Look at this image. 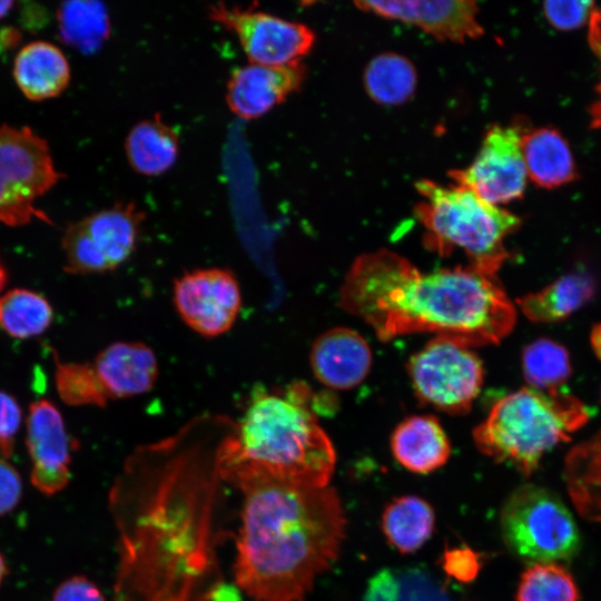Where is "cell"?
I'll use <instances>...</instances> for the list:
<instances>
[{"label": "cell", "mask_w": 601, "mask_h": 601, "mask_svg": "<svg viewBox=\"0 0 601 601\" xmlns=\"http://www.w3.org/2000/svg\"><path fill=\"white\" fill-rule=\"evenodd\" d=\"M7 280H8V273H7V269H6L4 265L0 260V293L4 288L6 284H7Z\"/></svg>", "instance_id": "obj_39"}, {"label": "cell", "mask_w": 601, "mask_h": 601, "mask_svg": "<svg viewBox=\"0 0 601 601\" xmlns=\"http://www.w3.org/2000/svg\"><path fill=\"white\" fill-rule=\"evenodd\" d=\"M52 318L50 303L39 293L14 288L0 296V328L11 337L38 336L50 326Z\"/></svg>", "instance_id": "obj_29"}, {"label": "cell", "mask_w": 601, "mask_h": 601, "mask_svg": "<svg viewBox=\"0 0 601 601\" xmlns=\"http://www.w3.org/2000/svg\"><path fill=\"white\" fill-rule=\"evenodd\" d=\"M21 408L10 394L0 391V457L9 459L21 424Z\"/></svg>", "instance_id": "obj_33"}, {"label": "cell", "mask_w": 601, "mask_h": 601, "mask_svg": "<svg viewBox=\"0 0 601 601\" xmlns=\"http://www.w3.org/2000/svg\"><path fill=\"white\" fill-rule=\"evenodd\" d=\"M368 97L382 106H400L408 101L417 85L413 62L403 55L384 52L375 56L364 71Z\"/></svg>", "instance_id": "obj_26"}, {"label": "cell", "mask_w": 601, "mask_h": 601, "mask_svg": "<svg viewBox=\"0 0 601 601\" xmlns=\"http://www.w3.org/2000/svg\"><path fill=\"white\" fill-rule=\"evenodd\" d=\"M435 514L424 499L404 495L392 500L382 515L388 543L402 554L417 551L432 535Z\"/></svg>", "instance_id": "obj_25"}, {"label": "cell", "mask_w": 601, "mask_h": 601, "mask_svg": "<svg viewBox=\"0 0 601 601\" xmlns=\"http://www.w3.org/2000/svg\"><path fill=\"white\" fill-rule=\"evenodd\" d=\"M27 449L32 485L46 495L62 491L69 482L72 443L58 407L48 400L30 404Z\"/></svg>", "instance_id": "obj_15"}, {"label": "cell", "mask_w": 601, "mask_h": 601, "mask_svg": "<svg viewBox=\"0 0 601 601\" xmlns=\"http://www.w3.org/2000/svg\"><path fill=\"white\" fill-rule=\"evenodd\" d=\"M208 17L233 32L249 63L285 66L300 62L313 48L316 36L306 24L225 3L208 8Z\"/></svg>", "instance_id": "obj_12"}, {"label": "cell", "mask_w": 601, "mask_h": 601, "mask_svg": "<svg viewBox=\"0 0 601 601\" xmlns=\"http://www.w3.org/2000/svg\"><path fill=\"white\" fill-rule=\"evenodd\" d=\"M58 37L81 53H93L109 36L110 23L104 3L65 1L57 9Z\"/></svg>", "instance_id": "obj_28"}, {"label": "cell", "mask_w": 601, "mask_h": 601, "mask_svg": "<svg viewBox=\"0 0 601 601\" xmlns=\"http://www.w3.org/2000/svg\"><path fill=\"white\" fill-rule=\"evenodd\" d=\"M599 93L601 95V82L599 85V89H598Z\"/></svg>", "instance_id": "obj_41"}, {"label": "cell", "mask_w": 601, "mask_h": 601, "mask_svg": "<svg viewBox=\"0 0 601 601\" xmlns=\"http://www.w3.org/2000/svg\"><path fill=\"white\" fill-rule=\"evenodd\" d=\"M362 601H452L442 584L418 568L383 569L367 583Z\"/></svg>", "instance_id": "obj_27"}, {"label": "cell", "mask_w": 601, "mask_h": 601, "mask_svg": "<svg viewBox=\"0 0 601 601\" xmlns=\"http://www.w3.org/2000/svg\"><path fill=\"white\" fill-rule=\"evenodd\" d=\"M445 573L464 583L474 580L481 569L479 554L467 546L446 549L442 558Z\"/></svg>", "instance_id": "obj_34"}, {"label": "cell", "mask_w": 601, "mask_h": 601, "mask_svg": "<svg viewBox=\"0 0 601 601\" xmlns=\"http://www.w3.org/2000/svg\"><path fill=\"white\" fill-rule=\"evenodd\" d=\"M306 69L300 62L285 66L248 63L233 71L226 90L230 111L240 119H257L300 89Z\"/></svg>", "instance_id": "obj_17"}, {"label": "cell", "mask_w": 601, "mask_h": 601, "mask_svg": "<svg viewBox=\"0 0 601 601\" xmlns=\"http://www.w3.org/2000/svg\"><path fill=\"white\" fill-rule=\"evenodd\" d=\"M145 214L132 203L116 204L71 223L61 246L69 274L114 270L135 252Z\"/></svg>", "instance_id": "obj_11"}, {"label": "cell", "mask_w": 601, "mask_h": 601, "mask_svg": "<svg viewBox=\"0 0 601 601\" xmlns=\"http://www.w3.org/2000/svg\"><path fill=\"white\" fill-rule=\"evenodd\" d=\"M317 402L302 382L254 392L219 446L217 467L223 483L240 492L264 483L328 486L336 454L318 423Z\"/></svg>", "instance_id": "obj_4"}, {"label": "cell", "mask_w": 601, "mask_h": 601, "mask_svg": "<svg viewBox=\"0 0 601 601\" xmlns=\"http://www.w3.org/2000/svg\"><path fill=\"white\" fill-rule=\"evenodd\" d=\"M521 150L528 178L539 187H560L578 176L569 144L554 128L522 131Z\"/></svg>", "instance_id": "obj_21"}, {"label": "cell", "mask_w": 601, "mask_h": 601, "mask_svg": "<svg viewBox=\"0 0 601 601\" xmlns=\"http://www.w3.org/2000/svg\"><path fill=\"white\" fill-rule=\"evenodd\" d=\"M309 362L314 376L321 383L334 390H349L367 376L372 352L357 332L334 327L314 341Z\"/></svg>", "instance_id": "obj_18"}, {"label": "cell", "mask_w": 601, "mask_h": 601, "mask_svg": "<svg viewBox=\"0 0 601 601\" xmlns=\"http://www.w3.org/2000/svg\"><path fill=\"white\" fill-rule=\"evenodd\" d=\"M13 77L28 99L42 101L59 96L68 87L70 67L57 46L37 40L22 47L16 56Z\"/></svg>", "instance_id": "obj_20"}, {"label": "cell", "mask_w": 601, "mask_h": 601, "mask_svg": "<svg viewBox=\"0 0 601 601\" xmlns=\"http://www.w3.org/2000/svg\"><path fill=\"white\" fill-rule=\"evenodd\" d=\"M591 341L597 355L601 358V324L593 329Z\"/></svg>", "instance_id": "obj_37"}, {"label": "cell", "mask_w": 601, "mask_h": 601, "mask_svg": "<svg viewBox=\"0 0 601 601\" xmlns=\"http://www.w3.org/2000/svg\"><path fill=\"white\" fill-rule=\"evenodd\" d=\"M391 449L406 470L426 474L443 466L451 455V444L442 425L432 415H415L393 431Z\"/></svg>", "instance_id": "obj_19"}, {"label": "cell", "mask_w": 601, "mask_h": 601, "mask_svg": "<svg viewBox=\"0 0 601 601\" xmlns=\"http://www.w3.org/2000/svg\"><path fill=\"white\" fill-rule=\"evenodd\" d=\"M573 577L556 562L530 564L521 574L516 601H579Z\"/></svg>", "instance_id": "obj_31"}, {"label": "cell", "mask_w": 601, "mask_h": 601, "mask_svg": "<svg viewBox=\"0 0 601 601\" xmlns=\"http://www.w3.org/2000/svg\"><path fill=\"white\" fill-rule=\"evenodd\" d=\"M173 300L181 321L203 337H217L235 324L242 308V293L234 273L209 267L177 277Z\"/></svg>", "instance_id": "obj_14"}, {"label": "cell", "mask_w": 601, "mask_h": 601, "mask_svg": "<svg viewBox=\"0 0 601 601\" xmlns=\"http://www.w3.org/2000/svg\"><path fill=\"white\" fill-rule=\"evenodd\" d=\"M587 406L556 390L523 387L499 400L473 431L477 450L529 476L543 455L585 424Z\"/></svg>", "instance_id": "obj_5"}, {"label": "cell", "mask_w": 601, "mask_h": 601, "mask_svg": "<svg viewBox=\"0 0 601 601\" xmlns=\"http://www.w3.org/2000/svg\"><path fill=\"white\" fill-rule=\"evenodd\" d=\"M242 493L233 570L237 588L255 601H304L345 538L337 492L264 483Z\"/></svg>", "instance_id": "obj_3"}, {"label": "cell", "mask_w": 601, "mask_h": 601, "mask_svg": "<svg viewBox=\"0 0 601 601\" xmlns=\"http://www.w3.org/2000/svg\"><path fill=\"white\" fill-rule=\"evenodd\" d=\"M500 529L510 552L531 564L569 560L580 545L566 505L553 492L533 484L509 495L500 512Z\"/></svg>", "instance_id": "obj_8"}, {"label": "cell", "mask_w": 601, "mask_h": 601, "mask_svg": "<svg viewBox=\"0 0 601 601\" xmlns=\"http://www.w3.org/2000/svg\"><path fill=\"white\" fill-rule=\"evenodd\" d=\"M594 2L584 1H545L543 13L546 20L556 29L572 30L582 27L594 11Z\"/></svg>", "instance_id": "obj_32"}, {"label": "cell", "mask_w": 601, "mask_h": 601, "mask_svg": "<svg viewBox=\"0 0 601 601\" xmlns=\"http://www.w3.org/2000/svg\"><path fill=\"white\" fill-rule=\"evenodd\" d=\"M179 137L159 116L136 124L125 140V151L131 168L154 177L168 171L179 155Z\"/></svg>", "instance_id": "obj_23"}, {"label": "cell", "mask_w": 601, "mask_h": 601, "mask_svg": "<svg viewBox=\"0 0 601 601\" xmlns=\"http://www.w3.org/2000/svg\"><path fill=\"white\" fill-rule=\"evenodd\" d=\"M22 480L19 472L0 457V516L11 512L20 502Z\"/></svg>", "instance_id": "obj_35"}, {"label": "cell", "mask_w": 601, "mask_h": 601, "mask_svg": "<svg viewBox=\"0 0 601 601\" xmlns=\"http://www.w3.org/2000/svg\"><path fill=\"white\" fill-rule=\"evenodd\" d=\"M60 398L73 406H100L149 392L158 377L154 351L141 342H115L90 362H56Z\"/></svg>", "instance_id": "obj_7"}, {"label": "cell", "mask_w": 601, "mask_h": 601, "mask_svg": "<svg viewBox=\"0 0 601 601\" xmlns=\"http://www.w3.org/2000/svg\"><path fill=\"white\" fill-rule=\"evenodd\" d=\"M408 375L418 400L449 414L470 411L479 395L484 370L471 347L434 337L410 357Z\"/></svg>", "instance_id": "obj_10"}, {"label": "cell", "mask_w": 601, "mask_h": 601, "mask_svg": "<svg viewBox=\"0 0 601 601\" xmlns=\"http://www.w3.org/2000/svg\"><path fill=\"white\" fill-rule=\"evenodd\" d=\"M62 177L42 137L28 126L0 127V224L19 227L35 218L51 224L35 205Z\"/></svg>", "instance_id": "obj_9"}, {"label": "cell", "mask_w": 601, "mask_h": 601, "mask_svg": "<svg viewBox=\"0 0 601 601\" xmlns=\"http://www.w3.org/2000/svg\"><path fill=\"white\" fill-rule=\"evenodd\" d=\"M415 189L422 199L414 213L425 229V247L441 257L461 249L469 267L496 276L509 256L504 239L520 227V217L455 184L422 179Z\"/></svg>", "instance_id": "obj_6"}, {"label": "cell", "mask_w": 601, "mask_h": 601, "mask_svg": "<svg viewBox=\"0 0 601 601\" xmlns=\"http://www.w3.org/2000/svg\"><path fill=\"white\" fill-rule=\"evenodd\" d=\"M564 481L579 514L601 525V430L569 452Z\"/></svg>", "instance_id": "obj_22"}, {"label": "cell", "mask_w": 601, "mask_h": 601, "mask_svg": "<svg viewBox=\"0 0 601 601\" xmlns=\"http://www.w3.org/2000/svg\"><path fill=\"white\" fill-rule=\"evenodd\" d=\"M595 284L583 273L564 275L541 290L518 298L521 312L534 323H554L569 317L594 295Z\"/></svg>", "instance_id": "obj_24"}, {"label": "cell", "mask_w": 601, "mask_h": 601, "mask_svg": "<svg viewBox=\"0 0 601 601\" xmlns=\"http://www.w3.org/2000/svg\"><path fill=\"white\" fill-rule=\"evenodd\" d=\"M6 573H7V566H6V563H4V560H3L2 555L0 553V584H1Z\"/></svg>", "instance_id": "obj_40"}, {"label": "cell", "mask_w": 601, "mask_h": 601, "mask_svg": "<svg viewBox=\"0 0 601 601\" xmlns=\"http://www.w3.org/2000/svg\"><path fill=\"white\" fill-rule=\"evenodd\" d=\"M522 367L526 382L540 391L555 390L571 374L569 353L548 338L536 339L524 348Z\"/></svg>", "instance_id": "obj_30"}, {"label": "cell", "mask_w": 601, "mask_h": 601, "mask_svg": "<svg viewBox=\"0 0 601 601\" xmlns=\"http://www.w3.org/2000/svg\"><path fill=\"white\" fill-rule=\"evenodd\" d=\"M338 305L368 324L381 341L432 333L469 347L500 343L516 309L496 276L457 266L422 272L405 257L378 249L355 258Z\"/></svg>", "instance_id": "obj_2"}, {"label": "cell", "mask_w": 601, "mask_h": 601, "mask_svg": "<svg viewBox=\"0 0 601 601\" xmlns=\"http://www.w3.org/2000/svg\"><path fill=\"white\" fill-rule=\"evenodd\" d=\"M14 6L11 0L0 1V19H2Z\"/></svg>", "instance_id": "obj_38"}, {"label": "cell", "mask_w": 601, "mask_h": 601, "mask_svg": "<svg viewBox=\"0 0 601 601\" xmlns=\"http://www.w3.org/2000/svg\"><path fill=\"white\" fill-rule=\"evenodd\" d=\"M52 601H105V598L93 582L77 575L67 579L56 589Z\"/></svg>", "instance_id": "obj_36"}, {"label": "cell", "mask_w": 601, "mask_h": 601, "mask_svg": "<svg viewBox=\"0 0 601 601\" xmlns=\"http://www.w3.org/2000/svg\"><path fill=\"white\" fill-rule=\"evenodd\" d=\"M355 6L385 19L416 26L439 40L465 42L484 33L479 6L471 0L356 1Z\"/></svg>", "instance_id": "obj_16"}, {"label": "cell", "mask_w": 601, "mask_h": 601, "mask_svg": "<svg viewBox=\"0 0 601 601\" xmlns=\"http://www.w3.org/2000/svg\"><path fill=\"white\" fill-rule=\"evenodd\" d=\"M521 135L518 126H492L471 165L451 170L450 177L494 206L521 198L528 180Z\"/></svg>", "instance_id": "obj_13"}, {"label": "cell", "mask_w": 601, "mask_h": 601, "mask_svg": "<svg viewBox=\"0 0 601 601\" xmlns=\"http://www.w3.org/2000/svg\"><path fill=\"white\" fill-rule=\"evenodd\" d=\"M236 421L200 414L137 446L109 492L118 532L115 601H216L217 455Z\"/></svg>", "instance_id": "obj_1"}]
</instances>
